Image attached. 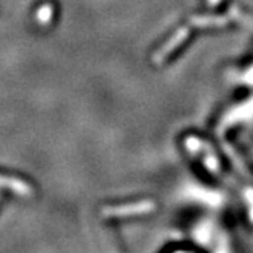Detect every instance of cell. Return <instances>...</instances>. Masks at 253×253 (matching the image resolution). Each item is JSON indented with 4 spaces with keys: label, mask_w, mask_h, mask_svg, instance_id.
I'll use <instances>...</instances> for the list:
<instances>
[{
    "label": "cell",
    "mask_w": 253,
    "mask_h": 253,
    "mask_svg": "<svg viewBox=\"0 0 253 253\" xmlns=\"http://www.w3.org/2000/svg\"><path fill=\"white\" fill-rule=\"evenodd\" d=\"M154 211V203L150 200L145 202H139V203H131L128 206H122V208H112V209H105V215H115V216H130V215H142V213H148Z\"/></svg>",
    "instance_id": "cell-1"
},
{
    "label": "cell",
    "mask_w": 253,
    "mask_h": 253,
    "mask_svg": "<svg viewBox=\"0 0 253 253\" xmlns=\"http://www.w3.org/2000/svg\"><path fill=\"white\" fill-rule=\"evenodd\" d=\"M229 22L227 17L220 15H198L192 17L191 23L197 28H213V26H224Z\"/></svg>",
    "instance_id": "cell-3"
},
{
    "label": "cell",
    "mask_w": 253,
    "mask_h": 253,
    "mask_svg": "<svg viewBox=\"0 0 253 253\" xmlns=\"http://www.w3.org/2000/svg\"><path fill=\"white\" fill-rule=\"evenodd\" d=\"M188 35H189V29H188L186 26L180 28V29L172 35V37L165 43V46H162L160 50H157V52L154 53V61H156V63L164 61L174 49H177L180 44H182V43L188 39Z\"/></svg>",
    "instance_id": "cell-2"
}]
</instances>
